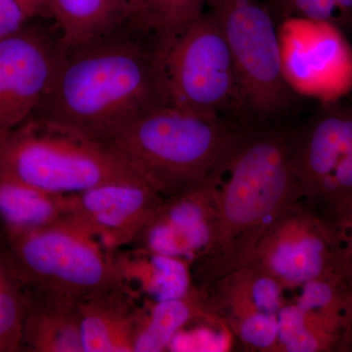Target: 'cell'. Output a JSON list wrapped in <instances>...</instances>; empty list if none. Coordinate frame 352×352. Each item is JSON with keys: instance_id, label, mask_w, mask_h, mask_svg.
<instances>
[{"instance_id": "ac0fdd59", "label": "cell", "mask_w": 352, "mask_h": 352, "mask_svg": "<svg viewBox=\"0 0 352 352\" xmlns=\"http://www.w3.org/2000/svg\"><path fill=\"white\" fill-rule=\"evenodd\" d=\"M112 254L122 283L140 300L159 302L191 291L190 263L185 259L133 247Z\"/></svg>"}, {"instance_id": "ba28073f", "label": "cell", "mask_w": 352, "mask_h": 352, "mask_svg": "<svg viewBox=\"0 0 352 352\" xmlns=\"http://www.w3.org/2000/svg\"><path fill=\"white\" fill-rule=\"evenodd\" d=\"M249 264L285 289L314 281L349 283L328 224L303 200L271 224Z\"/></svg>"}, {"instance_id": "5b68a950", "label": "cell", "mask_w": 352, "mask_h": 352, "mask_svg": "<svg viewBox=\"0 0 352 352\" xmlns=\"http://www.w3.org/2000/svg\"><path fill=\"white\" fill-rule=\"evenodd\" d=\"M0 268L21 287L88 298L120 283L113 254L73 222L0 234Z\"/></svg>"}, {"instance_id": "ffe728a7", "label": "cell", "mask_w": 352, "mask_h": 352, "mask_svg": "<svg viewBox=\"0 0 352 352\" xmlns=\"http://www.w3.org/2000/svg\"><path fill=\"white\" fill-rule=\"evenodd\" d=\"M133 339V352L168 351L183 329L199 320H214L206 311L203 294L192 286L179 298L144 300Z\"/></svg>"}, {"instance_id": "cb8c5ba5", "label": "cell", "mask_w": 352, "mask_h": 352, "mask_svg": "<svg viewBox=\"0 0 352 352\" xmlns=\"http://www.w3.org/2000/svg\"><path fill=\"white\" fill-rule=\"evenodd\" d=\"M319 215L333 234L340 263L349 283H352V200Z\"/></svg>"}, {"instance_id": "9c48e42d", "label": "cell", "mask_w": 352, "mask_h": 352, "mask_svg": "<svg viewBox=\"0 0 352 352\" xmlns=\"http://www.w3.org/2000/svg\"><path fill=\"white\" fill-rule=\"evenodd\" d=\"M284 78L298 96L320 102L352 91V47L333 22L283 18L278 27Z\"/></svg>"}, {"instance_id": "484cf974", "label": "cell", "mask_w": 352, "mask_h": 352, "mask_svg": "<svg viewBox=\"0 0 352 352\" xmlns=\"http://www.w3.org/2000/svg\"><path fill=\"white\" fill-rule=\"evenodd\" d=\"M27 20L34 17L52 19V0H14Z\"/></svg>"}, {"instance_id": "e0dca14e", "label": "cell", "mask_w": 352, "mask_h": 352, "mask_svg": "<svg viewBox=\"0 0 352 352\" xmlns=\"http://www.w3.org/2000/svg\"><path fill=\"white\" fill-rule=\"evenodd\" d=\"M21 351L83 352L80 298L50 291L27 289Z\"/></svg>"}, {"instance_id": "30bf717a", "label": "cell", "mask_w": 352, "mask_h": 352, "mask_svg": "<svg viewBox=\"0 0 352 352\" xmlns=\"http://www.w3.org/2000/svg\"><path fill=\"white\" fill-rule=\"evenodd\" d=\"M285 289L248 264L203 292L206 311L230 329L248 349L276 351Z\"/></svg>"}, {"instance_id": "d6986e66", "label": "cell", "mask_w": 352, "mask_h": 352, "mask_svg": "<svg viewBox=\"0 0 352 352\" xmlns=\"http://www.w3.org/2000/svg\"><path fill=\"white\" fill-rule=\"evenodd\" d=\"M52 20L67 50L120 31L131 15L126 0H52Z\"/></svg>"}, {"instance_id": "4fadbf2b", "label": "cell", "mask_w": 352, "mask_h": 352, "mask_svg": "<svg viewBox=\"0 0 352 352\" xmlns=\"http://www.w3.org/2000/svg\"><path fill=\"white\" fill-rule=\"evenodd\" d=\"M223 168L193 188L164 199L131 247L189 263L207 251L214 238L217 186Z\"/></svg>"}, {"instance_id": "4316f807", "label": "cell", "mask_w": 352, "mask_h": 352, "mask_svg": "<svg viewBox=\"0 0 352 352\" xmlns=\"http://www.w3.org/2000/svg\"><path fill=\"white\" fill-rule=\"evenodd\" d=\"M338 10V25L342 30L352 31V0H335Z\"/></svg>"}, {"instance_id": "83f0119b", "label": "cell", "mask_w": 352, "mask_h": 352, "mask_svg": "<svg viewBox=\"0 0 352 352\" xmlns=\"http://www.w3.org/2000/svg\"><path fill=\"white\" fill-rule=\"evenodd\" d=\"M344 312H346L347 320L349 321L352 327V283H349L346 287Z\"/></svg>"}, {"instance_id": "52a82bcc", "label": "cell", "mask_w": 352, "mask_h": 352, "mask_svg": "<svg viewBox=\"0 0 352 352\" xmlns=\"http://www.w3.org/2000/svg\"><path fill=\"white\" fill-rule=\"evenodd\" d=\"M239 80L243 116L263 124L283 115L296 95L284 78L278 27L261 0H208Z\"/></svg>"}, {"instance_id": "277c9868", "label": "cell", "mask_w": 352, "mask_h": 352, "mask_svg": "<svg viewBox=\"0 0 352 352\" xmlns=\"http://www.w3.org/2000/svg\"><path fill=\"white\" fill-rule=\"evenodd\" d=\"M0 176L64 196L142 178L107 146L36 119L0 136Z\"/></svg>"}, {"instance_id": "2e32d148", "label": "cell", "mask_w": 352, "mask_h": 352, "mask_svg": "<svg viewBox=\"0 0 352 352\" xmlns=\"http://www.w3.org/2000/svg\"><path fill=\"white\" fill-rule=\"evenodd\" d=\"M142 307L122 282L80 300L83 352H133Z\"/></svg>"}, {"instance_id": "f546056e", "label": "cell", "mask_w": 352, "mask_h": 352, "mask_svg": "<svg viewBox=\"0 0 352 352\" xmlns=\"http://www.w3.org/2000/svg\"><path fill=\"white\" fill-rule=\"evenodd\" d=\"M6 274H4L3 271H2L1 268H0V289L2 288V286H3L4 283H6Z\"/></svg>"}, {"instance_id": "9a60e30c", "label": "cell", "mask_w": 352, "mask_h": 352, "mask_svg": "<svg viewBox=\"0 0 352 352\" xmlns=\"http://www.w3.org/2000/svg\"><path fill=\"white\" fill-rule=\"evenodd\" d=\"M346 289L329 282L305 285L295 305L279 314L276 351L324 352L352 349V327L344 312Z\"/></svg>"}, {"instance_id": "7402d4cb", "label": "cell", "mask_w": 352, "mask_h": 352, "mask_svg": "<svg viewBox=\"0 0 352 352\" xmlns=\"http://www.w3.org/2000/svg\"><path fill=\"white\" fill-rule=\"evenodd\" d=\"M208 0H145L129 24L151 38L164 43L179 34L207 11Z\"/></svg>"}, {"instance_id": "5bb4252c", "label": "cell", "mask_w": 352, "mask_h": 352, "mask_svg": "<svg viewBox=\"0 0 352 352\" xmlns=\"http://www.w3.org/2000/svg\"><path fill=\"white\" fill-rule=\"evenodd\" d=\"M292 133V164L308 205L326 180L352 157V103L321 102Z\"/></svg>"}, {"instance_id": "7a4b0ae2", "label": "cell", "mask_w": 352, "mask_h": 352, "mask_svg": "<svg viewBox=\"0 0 352 352\" xmlns=\"http://www.w3.org/2000/svg\"><path fill=\"white\" fill-rule=\"evenodd\" d=\"M302 200L292 134L265 124L245 127L220 176L214 241L190 263L192 286L203 293L248 265L271 224Z\"/></svg>"}, {"instance_id": "7c38bea8", "label": "cell", "mask_w": 352, "mask_h": 352, "mask_svg": "<svg viewBox=\"0 0 352 352\" xmlns=\"http://www.w3.org/2000/svg\"><path fill=\"white\" fill-rule=\"evenodd\" d=\"M61 52L58 38L36 30L0 38V136L31 119Z\"/></svg>"}, {"instance_id": "44dd1931", "label": "cell", "mask_w": 352, "mask_h": 352, "mask_svg": "<svg viewBox=\"0 0 352 352\" xmlns=\"http://www.w3.org/2000/svg\"><path fill=\"white\" fill-rule=\"evenodd\" d=\"M69 196L47 193L0 176V226L18 233L68 221Z\"/></svg>"}, {"instance_id": "603a6c76", "label": "cell", "mask_w": 352, "mask_h": 352, "mask_svg": "<svg viewBox=\"0 0 352 352\" xmlns=\"http://www.w3.org/2000/svg\"><path fill=\"white\" fill-rule=\"evenodd\" d=\"M27 305L25 289L6 276L0 289V351H21Z\"/></svg>"}, {"instance_id": "8992f818", "label": "cell", "mask_w": 352, "mask_h": 352, "mask_svg": "<svg viewBox=\"0 0 352 352\" xmlns=\"http://www.w3.org/2000/svg\"><path fill=\"white\" fill-rule=\"evenodd\" d=\"M155 46L168 105L204 115L243 117L232 55L210 10Z\"/></svg>"}, {"instance_id": "d4e9b609", "label": "cell", "mask_w": 352, "mask_h": 352, "mask_svg": "<svg viewBox=\"0 0 352 352\" xmlns=\"http://www.w3.org/2000/svg\"><path fill=\"white\" fill-rule=\"evenodd\" d=\"M25 21L24 14L14 0H0V38L19 31Z\"/></svg>"}, {"instance_id": "3957f363", "label": "cell", "mask_w": 352, "mask_h": 352, "mask_svg": "<svg viewBox=\"0 0 352 352\" xmlns=\"http://www.w3.org/2000/svg\"><path fill=\"white\" fill-rule=\"evenodd\" d=\"M244 129L226 117L166 105L134 120L104 145L166 199L219 170Z\"/></svg>"}, {"instance_id": "f1b7e54d", "label": "cell", "mask_w": 352, "mask_h": 352, "mask_svg": "<svg viewBox=\"0 0 352 352\" xmlns=\"http://www.w3.org/2000/svg\"><path fill=\"white\" fill-rule=\"evenodd\" d=\"M127 8H129V15H131V22L138 13L140 12L143 6H144L145 0H126Z\"/></svg>"}, {"instance_id": "6da1fadb", "label": "cell", "mask_w": 352, "mask_h": 352, "mask_svg": "<svg viewBox=\"0 0 352 352\" xmlns=\"http://www.w3.org/2000/svg\"><path fill=\"white\" fill-rule=\"evenodd\" d=\"M168 105L156 46L131 25L64 50L31 119L105 144Z\"/></svg>"}, {"instance_id": "8fae6325", "label": "cell", "mask_w": 352, "mask_h": 352, "mask_svg": "<svg viewBox=\"0 0 352 352\" xmlns=\"http://www.w3.org/2000/svg\"><path fill=\"white\" fill-rule=\"evenodd\" d=\"M163 201L142 178L104 183L69 196V221L113 252L133 244Z\"/></svg>"}]
</instances>
